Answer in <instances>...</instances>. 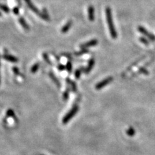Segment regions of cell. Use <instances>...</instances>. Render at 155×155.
I'll return each instance as SVG.
<instances>
[{
    "mask_svg": "<svg viewBox=\"0 0 155 155\" xmlns=\"http://www.w3.org/2000/svg\"><path fill=\"white\" fill-rule=\"evenodd\" d=\"M40 67V64L39 63H36L34 65H32V67L31 69V71L32 73H36L38 70L39 69Z\"/></svg>",
    "mask_w": 155,
    "mask_h": 155,
    "instance_id": "23",
    "label": "cell"
},
{
    "mask_svg": "<svg viewBox=\"0 0 155 155\" xmlns=\"http://www.w3.org/2000/svg\"><path fill=\"white\" fill-rule=\"evenodd\" d=\"M3 58L7 61L12 62V63H16V62H18V58H16V57L13 56L9 55V54H5V55H3Z\"/></svg>",
    "mask_w": 155,
    "mask_h": 155,
    "instance_id": "11",
    "label": "cell"
},
{
    "mask_svg": "<svg viewBox=\"0 0 155 155\" xmlns=\"http://www.w3.org/2000/svg\"><path fill=\"white\" fill-rule=\"evenodd\" d=\"M65 67H66V69L69 74L70 73H71L72 70V64L71 61L69 60L67 62V64H66V66H65Z\"/></svg>",
    "mask_w": 155,
    "mask_h": 155,
    "instance_id": "19",
    "label": "cell"
},
{
    "mask_svg": "<svg viewBox=\"0 0 155 155\" xmlns=\"http://www.w3.org/2000/svg\"><path fill=\"white\" fill-rule=\"evenodd\" d=\"M94 12V7L92 5H90L88 7V18L89 21H94L95 18Z\"/></svg>",
    "mask_w": 155,
    "mask_h": 155,
    "instance_id": "7",
    "label": "cell"
},
{
    "mask_svg": "<svg viewBox=\"0 0 155 155\" xmlns=\"http://www.w3.org/2000/svg\"><path fill=\"white\" fill-rule=\"evenodd\" d=\"M98 43V40L96 39H93L91 40L90 41H89V42L84 43L83 44L80 45V48H87L89 47H94V46H96Z\"/></svg>",
    "mask_w": 155,
    "mask_h": 155,
    "instance_id": "5",
    "label": "cell"
},
{
    "mask_svg": "<svg viewBox=\"0 0 155 155\" xmlns=\"http://www.w3.org/2000/svg\"><path fill=\"white\" fill-rule=\"evenodd\" d=\"M140 42L141 43H142L143 44L145 45H149V42L147 40V39H146L145 37H140L139 38Z\"/></svg>",
    "mask_w": 155,
    "mask_h": 155,
    "instance_id": "24",
    "label": "cell"
},
{
    "mask_svg": "<svg viewBox=\"0 0 155 155\" xmlns=\"http://www.w3.org/2000/svg\"><path fill=\"white\" fill-rule=\"evenodd\" d=\"M49 76H50L51 78L52 79V80H53L54 82V83L56 84V85H58V87H60V82H59V81L58 80V79L56 77V76L53 74V72H49Z\"/></svg>",
    "mask_w": 155,
    "mask_h": 155,
    "instance_id": "14",
    "label": "cell"
},
{
    "mask_svg": "<svg viewBox=\"0 0 155 155\" xmlns=\"http://www.w3.org/2000/svg\"><path fill=\"white\" fill-rule=\"evenodd\" d=\"M0 16H1V13H0Z\"/></svg>",
    "mask_w": 155,
    "mask_h": 155,
    "instance_id": "32",
    "label": "cell"
},
{
    "mask_svg": "<svg viewBox=\"0 0 155 155\" xmlns=\"http://www.w3.org/2000/svg\"><path fill=\"white\" fill-rule=\"evenodd\" d=\"M13 12H14V13L15 14H18V13H19L18 8V7H14V8Z\"/></svg>",
    "mask_w": 155,
    "mask_h": 155,
    "instance_id": "30",
    "label": "cell"
},
{
    "mask_svg": "<svg viewBox=\"0 0 155 155\" xmlns=\"http://www.w3.org/2000/svg\"><path fill=\"white\" fill-rule=\"evenodd\" d=\"M94 64H95L94 59L91 58L88 61L87 66L85 68V71H84V72H85V74H89V73L91 71L92 69H93Z\"/></svg>",
    "mask_w": 155,
    "mask_h": 155,
    "instance_id": "6",
    "label": "cell"
},
{
    "mask_svg": "<svg viewBox=\"0 0 155 155\" xmlns=\"http://www.w3.org/2000/svg\"><path fill=\"white\" fill-rule=\"evenodd\" d=\"M62 55L64 56L65 57V58H67L69 59L70 61L71 60V59H72V60H73V58H72V57H71V55H70V54H68V53H65V54H62Z\"/></svg>",
    "mask_w": 155,
    "mask_h": 155,
    "instance_id": "28",
    "label": "cell"
},
{
    "mask_svg": "<svg viewBox=\"0 0 155 155\" xmlns=\"http://www.w3.org/2000/svg\"><path fill=\"white\" fill-rule=\"evenodd\" d=\"M113 80V76H109L107 78H106L104 80H103L101 81H100L99 83H98L96 86H95V89H96V90H101V89L104 87L109 85V84L112 82Z\"/></svg>",
    "mask_w": 155,
    "mask_h": 155,
    "instance_id": "3",
    "label": "cell"
},
{
    "mask_svg": "<svg viewBox=\"0 0 155 155\" xmlns=\"http://www.w3.org/2000/svg\"><path fill=\"white\" fill-rule=\"evenodd\" d=\"M7 115L8 116H11V117H14V118H15V115L14 113L13 112V111L11 109H9V111L7 112Z\"/></svg>",
    "mask_w": 155,
    "mask_h": 155,
    "instance_id": "26",
    "label": "cell"
},
{
    "mask_svg": "<svg viewBox=\"0 0 155 155\" xmlns=\"http://www.w3.org/2000/svg\"><path fill=\"white\" fill-rule=\"evenodd\" d=\"M137 72V74H145V75H149V72L147 70V69L146 68H145V67L140 68Z\"/></svg>",
    "mask_w": 155,
    "mask_h": 155,
    "instance_id": "18",
    "label": "cell"
},
{
    "mask_svg": "<svg viewBox=\"0 0 155 155\" xmlns=\"http://www.w3.org/2000/svg\"><path fill=\"white\" fill-rule=\"evenodd\" d=\"M0 82H1V78H0Z\"/></svg>",
    "mask_w": 155,
    "mask_h": 155,
    "instance_id": "31",
    "label": "cell"
},
{
    "mask_svg": "<svg viewBox=\"0 0 155 155\" xmlns=\"http://www.w3.org/2000/svg\"><path fill=\"white\" fill-rule=\"evenodd\" d=\"M13 71H14V74H16V75H18V74H20V71H19V69H18L17 67H13Z\"/></svg>",
    "mask_w": 155,
    "mask_h": 155,
    "instance_id": "29",
    "label": "cell"
},
{
    "mask_svg": "<svg viewBox=\"0 0 155 155\" xmlns=\"http://www.w3.org/2000/svg\"><path fill=\"white\" fill-rule=\"evenodd\" d=\"M66 81L67 82V83L69 84V86L70 87V88H71L72 91L74 92H76L77 91H78L77 86H76V83L74 82V81L73 80H70L69 78H67Z\"/></svg>",
    "mask_w": 155,
    "mask_h": 155,
    "instance_id": "9",
    "label": "cell"
},
{
    "mask_svg": "<svg viewBox=\"0 0 155 155\" xmlns=\"http://www.w3.org/2000/svg\"><path fill=\"white\" fill-rule=\"evenodd\" d=\"M25 1L27 3V4L28 5L29 7L31 9V10H32V11H33L34 12H35L36 14H39V16L40 15L41 13H40L38 9L37 8L34 6V5H33V3H32L31 2V0H25Z\"/></svg>",
    "mask_w": 155,
    "mask_h": 155,
    "instance_id": "10",
    "label": "cell"
},
{
    "mask_svg": "<svg viewBox=\"0 0 155 155\" xmlns=\"http://www.w3.org/2000/svg\"><path fill=\"white\" fill-rule=\"evenodd\" d=\"M126 133H127V135L129 136V137H133V136H135L136 132H135V130L134 129L133 127H130L127 130Z\"/></svg>",
    "mask_w": 155,
    "mask_h": 155,
    "instance_id": "20",
    "label": "cell"
},
{
    "mask_svg": "<svg viewBox=\"0 0 155 155\" xmlns=\"http://www.w3.org/2000/svg\"><path fill=\"white\" fill-rule=\"evenodd\" d=\"M105 15H106V20H107V23L108 25L109 29L110 34L113 39H116L118 37V34L116 31L115 24L113 22V16H112V12H111V9L110 7H106L105 9Z\"/></svg>",
    "mask_w": 155,
    "mask_h": 155,
    "instance_id": "1",
    "label": "cell"
},
{
    "mask_svg": "<svg viewBox=\"0 0 155 155\" xmlns=\"http://www.w3.org/2000/svg\"><path fill=\"white\" fill-rule=\"evenodd\" d=\"M0 9H1L2 10H3V11L5 12H9V8L5 6V5H0Z\"/></svg>",
    "mask_w": 155,
    "mask_h": 155,
    "instance_id": "25",
    "label": "cell"
},
{
    "mask_svg": "<svg viewBox=\"0 0 155 155\" xmlns=\"http://www.w3.org/2000/svg\"><path fill=\"white\" fill-rule=\"evenodd\" d=\"M83 67H80L79 69H77L75 70L74 76H75V78H76L77 80H79V79H80L81 73L85 71V68H83Z\"/></svg>",
    "mask_w": 155,
    "mask_h": 155,
    "instance_id": "12",
    "label": "cell"
},
{
    "mask_svg": "<svg viewBox=\"0 0 155 155\" xmlns=\"http://www.w3.org/2000/svg\"><path fill=\"white\" fill-rule=\"evenodd\" d=\"M89 53V51L87 49V48H81V50L80 51L75 52L74 54L76 56H80L83 55V54H87Z\"/></svg>",
    "mask_w": 155,
    "mask_h": 155,
    "instance_id": "15",
    "label": "cell"
},
{
    "mask_svg": "<svg viewBox=\"0 0 155 155\" xmlns=\"http://www.w3.org/2000/svg\"><path fill=\"white\" fill-rule=\"evenodd\" d=\"M143 59V58H140V59H138V61H136L135 62V63H133L131 65H130V67H129V68H128V69H127V70H126V72H125V74H126V73H127V72H129V71H130V70H131L132 69V68H133V67H135V66H136V65H137L138 63H139V61H142V59Z\"/></svg>",
    "mask_w": 155,
    "mask_h": 155,
    "instance_id": "21",
    "label": "cell"
},
{
    "mask_svg": "<svg viewBox=\"0 0 155 155\" xmlns=\"http://www.w3.org/2000/svg\"><path fill=\"white\" fill-rule=\"evenodd\" d=\"M57 68H58V69L59 70V71H63V70H64L65 69H66V67H65V65L62 64H59L58 65V67H57Z\"/></svg>",
    "mask_w": 155,
    "mask_h": 155,
    "instance_id": "27",
    "label": "cell"
},
{
    "mask_svg": "<svg viewBox=\"0 0 155 155\" xmlns=\"http://www.w3.org/2000/svg\"><path fill=\"white\" fill-rule=\"evenodd\" d=\"M40 16L41 18H42V19H43V20H45V21H49L50 20V18H49V16H48V13H47V10H46L45 9H43V13H41Z\"/></svg>",
    "mask_w": 155,
    "mask_h": 155,
    "instance_id": "13",
    "label": "cell"
},
{
    "mask_svg": "<svg viewBox=\"0 0 155 155\" xmlns=\"http://www.w3.org/2000/svg\"><path fill=\"white\" fill-rule=\"evenodd\" d=\"M72 25V21L71 20L68 21L67 22L65 23V25L62 27L61 29V32L63 34L67 33V32L69 31V30L70 29V27H71Z\"/></svg>",
    "mask_w": 155,
    "mask_h": 155,
    "instance_id": "8",
    "label": "cell"
},
{
    "mask_svg": "<svg viewBox=\"0 0 155 155\" xmlns=\"http://www.w3.org/2000/svg\"><path fill=\"white\" fill-rule=\"evenodd\" d=\"M78 111L79 106L77 104L73 105L72 108L70 109V110L64 116L63 119H62V123H63V124H67L68 122L76 115V114L78 112Z\"/></svg>",
    "mask_w": 155,
    "mask_h": 155,
    "instance_id": "2",
    "label": "cell"
},
{
    "mask_svg": "<svg viewBox=\"0 0 155 155\" xmlns=\"http://www.w3.org/2000/svg\"><path fill=\"white\" fill-rule=\"evenodd\" d=\"M138 31L139 32H140L141 34H142L143 36H146L147 38L150 40L152 42H154L155 41V36L153 34L149 32L145 28H144L142 26H139L138 27Z\"/></svg>",
    "mask_w": 155,
    "mask_h": 155,
    "instance_id": "4",
    "label": "cell"
},
{
    "mask_svg": "<svg viewBox=\"0 0 155 155\" xmlns=\"http://www.w3.org/2000/svg\"><path fill=\"white\" fill-rule=\"evenodd\" d=\"M43 59H44L45 61L47 63V64H48L49 65H53V64L51 63V60L49 59V58H48V54L47 53H43Z\"/></svg>",
    "mask_w": 155,
    "mask_h": 155,
    "instance_id": "22",
    "label": "cell"
},
{
    "mask_svg": "<svg viewBox=\"0 0 155 155\" xmlns=\"http://www.w3.org/2000/svg\"><path fill=\"white\" fill-rule=\"evenodd\" d=\"M70 89H71V88H70V86H69L68 87H67L66 90H65V91L64 92V93L63 94V99H64V101H66V100L69 99Z\"/></svg>",
    "mask_w": 155,
    "mask_h": 155,
    "instance_id": "16",
    "label": "cell"
},
{
    "mask_svg": "<svg viewBox=\"0 0 155 155\" xmlns=\"http://www.w3.org/2000/svg\"><path fill=\"white\" fill-rule=\"evenodd\" d=\"M19 22H20V23L25 30H29V27L28 25V24L26 23V21L24 20V18H19Z\"/></svg>",
    "mask_w": 155,
    "mask_h": 155,
    "instance_id": "17",
    "label": "cell"
}]
</instances>
